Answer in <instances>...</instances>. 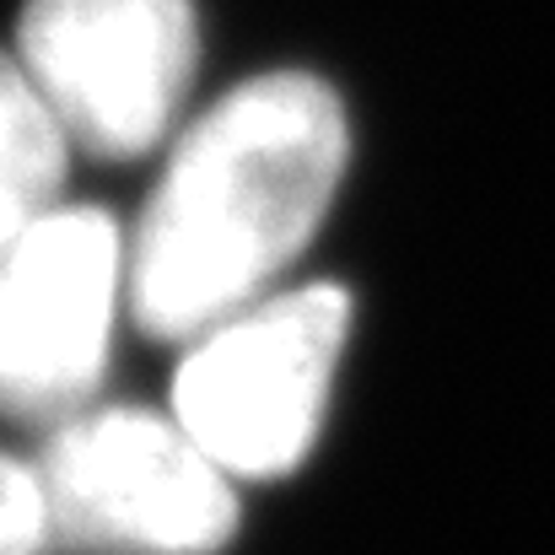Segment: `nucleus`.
Instances as JSON below:
<instances>
[{
    "label": "nucleus",
    "instance_id": "f257e3e1",
    "mask_svg": "<svg viewBox=\"0 0 555 555\" xmlns=\"http://www.w3.org/2000/svg\"><path fill=\"white\" fill-rule=\"evenodd\" d=\"M346 163V108L308 70H270L210 103L173 146L130 237L141 335L199 340L264 302L330 216Z\"/></svg>",
    "mask_w": 555,
    "mask_h": 555
},
{
    "label": "nucleus",
    "instance_id": "f03ea898",
    "mask_svg": "<svg viewBox=\"0 0 555 555\" xmlns=\"http://www.w3.org/2000/svg\"><path fill=\"white\" fill-rule=\"evenodd\" d=\"M49 545L92 555H210L237 529L227 469L179 421L92 410L54 426L33 464Z\"/></svg>",
    "mask_w": 555,
    "mask_h": 555
},
{
    "label": "nucleus",
    "instance_id": "7ed1b4c3",
    "mask_svg": "<svg viewBox=\"0 0 555 555\" xmlns=\"http://www.w3.org/2000/svg\"><path fill=\"white\" fill-rule=\"evenodd\" d=\"M346 335L351 297L340 286L264 297L194 340L173 388V421L227 475H286L319 437Z\"/></svg>",
    "mask_w": 555,
    "mask_h": 555
},
{
    "label": "nucleus",
    "instance_id": "20e7f679",
    "mask_svg": "<svg viewBox=\"0 0 555 555\" xmlns=\"http://www.w3.org/2000/svg\"><path fill=\"white\" fill-rule=\"evenodd\" d=\"M194 49L189 0H27L16 22V65L70 146L98 157H141L168 135Z\"/></svg>",
    "mask_w": 555,
    "mask_h": 555
},
{
    "label": "nucleus",
    "instance_id": "39448f33",
    "mask_svg": "<svg viewBox=\"0 0 555 555\" xmlns=\"http://www.w3.org/2000/svg\"><path fill=\"white\" fill-rule=\"evenodd\" d=\"M130 243L92 205H54L0 259V410L70 421L108 367Z\"/></svg>",
    "mask_w": 555,
    "mask_h": 555
},
{
    "label": "nucleus",
    "instance_id": "423d86ee",
    "mask_svg": "<svg viewBox=\"0 0 555 555\" xmlns=\"http://www.w3.org/2000/svg\"><path fill=\"white\" fill-rule=\"evenodd\" d=\"M70 135L60 130L43 92L27 81L16 54H0V259L11 243L60 205Z\"/></svg>",
    "mask_w": 555,
    "mask_h": 555
},
{
    "label": "nucleus",
    "instance_id": "0eeeda50",
    "mask_svg": "<svg viewBox=\"0 0 555 555\" xmlns=\"http://www.w3.org/2000/svg\"><path fill=\"white\" fill-rule=\"evenodd\" d=\"M49 551V518L38 475L0 453V555H43Z\"/></svg>",
    "mask_w": 555,
    "mask_h": 555
}]
</instances>
